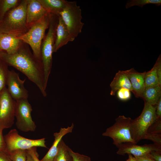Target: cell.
<instances>
[{
    "label": "cell",
    "instance_id": "obj_1",
    "mask_svg": "<svg viewBox=\"0 0 161 161\" xmlns=\"http://www.w3.org/2000/svg\"><path fill=\"white\" fill-rule=\"evenodd\" d=\"M0 59L24 74L37 86L44 97L47 96L42 61L29 49L21 46L13 54L0 51Z\"/></svg>",
    "mask_w": 161,
    "mask_h": 161
},
{
    "label": "cell",
    "instance_id": "obj_2",
    "mask_svg": "<svg viewBox=\"0 0 161 161\" xmlns=\"http://www.w3.org/2000/svg\"><path fill=\"white\" fill-rule=\"evenodd\" d=\"M27 4V0L23 1L7 13L0 24V33L10 34L18 37L27 31L29 28L26 23Z\"/></svg>",
    "mask_w": 161,
    "mask_h": 161
},
{
    "label": "cell",
    "instance_id": "obj_3",
    "mask_svg": "<svg viewBox=\"0 0 161 161\" xmlns=\"http://www.w3.org/2000/svg\"><path fill=\"white\" fill-rule=\"evenodd\" d=\"M52 14L48 13L30 27L27 31L18 38L30 45L33 55L41 61V47L46 30L49 27Z\"/></svg>",
    "mask_w": 161,
    "mask_h": 161
},
{
    "label": "cell",
    "instance_id": "obj_4",
    "mask_svg": "<svg viewBox=\"0 0 161 161\" xmlns=\"http://www.w3.org/2000/svg\"><path fill=\"white\" fill-rule=\"evenodd\" d=\"M58 16L52 15L46 35L42 43L41 47V61L44 76V85L46 88L52 64V55L55 38L56 29Z\"/></svg>",
    "mask_w": 161,
    "mask_h": 161
},
{
    "label": "cell",
    "instance_id": "obj_5",
    "mask_svg": "<svg viewBox=\"0 0 161 161\" xmlns=\"http://www.w3.org/2000/svg\"><path fill=\"white\" fill-rule=\"evenodd\" d=\"M157 118L155 106L145 102L143 109L140 115L131 120L130 134L136 144L143 139L147 134L148 129Z\"/></svg>",
    "mask_w": 161,
    "mask_h": 161
},
{
    "label": "cell",
    "instance_id": "obj_6",
    "mask_svg": "<svg viewBox=\"0 0 161 161\" xmlns=\"http://www.w3.org/2000/svg\"><path fill=\"white\" fill-rule=\"evenodd\" d=\"M61 17L72 37L75 39L82 31L84 24L82 21L81 10L77 2L67 1L66 6L60 13Z\"/></svg>",
    "mask_w": 161,
    "mask_h": 161
},
{
    "label": "cell",
    "instance_id": "obj_7",
    "mask_svg": "<svg viewBox=\"0 0 161 161\" xmlns=\"http://www.w3.org/2000/svg\"><path fill=\"white\" fill-rule=\"evenodd\" d=\"M131 119L124 115L119 116L115 119V122L107 128L102 135L108 137L113 140V144L117 147L123 143L131 142L135 144L130 132V126Z\"/></svg>",
    "mask_w": 161,
    "mask_h": 161
},
{
    "label": "cell",
    "instance_id": "obj_8",
    "mask_svg": "<svg viewBox=\"0 0 161 161\" xmlns=\"http://www.w3.org/2000/svg\"><path fill=\"white\" fill-rule=\"evenodd\" d=\"M4 137L6 144L5 151L7 153L18 150H27L34 147L47 148L45 138L36 140L27 138L20 135L15 129L10 130Z\"/></svg>",
    "mask_w": 161,
    "mask_h": 161
},
{
    "label": "cell",
    "instance_id": "obj_9",
    "mask_svg": "<svg viewBox=\"0 0 161 161\" xmlns=\"http://www.w3.org/2000/svg\"><path fill=\"white\" fill-rule=\"evenodd\" d=\"M32 109L27 98L16 101L15 115L16 118V125L19 130L24 132L34 131L36 125L32 120L31 112Z\"/></svg>",
    "mask_w": 161,
    "mask_h": 161
},
{
    "label": "cell",
    "instance_id": "obj_10",
    "mask_svg": "<svg viewBox=\"0 0 161 161\" xmlns=\"http://www.w3.org/2000/svg\"><path fill=\"white\" fill-rule=\"evenodd\" d=\"M16 101L5 88L0 93V129L12 127L14 123Z\"/></svg>",
    "mask_w": 161,
    "mask_h": 161
},
{
    "label": "cell",
    "instance_id": "obj_11",
    "mask_svg": "<svg viewBox=\"0 0 161 161\" xmlns=\"http://www.w3.org/2000/svg\"><path fill=\"white\" fill-rule=\"evenodd\" d=\"M25 81V79L21 80L19 74L13 70L8 71L7 81V89L11 96L16 101L28 98V92L24 86Z\"/></svg>",
    "mask_w": 161,
    "mask_h": 161
},
{
    "label": "cell",
    "instance_id": "obj_12",
    "mask_svg": "<svg viewBox=\"0 0 161 161\" xmlns=\"http://www.w3.org/2000/svg\"><path fill=\"white\" fill-rule=\"evenodd\" d=\"M117 147L118 150L117 154L121 155L130 154L134 156H140L148 154L152 151H161V145L154 143L140 145L127 142L121 143Z\"/></svg>",
    "mask_w": 161,
    "mask_h": 161
},
{
    "label": "cell",
    "instance_id": "obj_13",
    "mask_svg": "<svg viewBox=\"0 0 161 161\" xmlns=\"http://www.w3.org/2000/svg\"><path fill=\"white\" fill-rule=\"evenodd\" d=\"M48 13L38 0H27L26 23L28 27Z\"/></svg>",
    "mask_w": 161,
    "mask_h": 161
},
{
    "label": "cell",
    "instance_id": "obj_14",
    "mask_svg": "<svg viewBox=\"0 0 161 161\" xmlns=\"http://www.w3.org/2000/svg\"><path fill=\"white\" fill-rule=\"evenodd\" d=\"M74 40L70 35L61 17L59 16L55 31L54 52H56L69 42L72 41Z\"/></svg>",
    "mask_w": 161,
    "mask_h": 161
},
{
    "label": "cell",
    "instance_id": "obj_15",
    "mask_svg": "<svg viewBox=\"0 0 161 161\" xmlns=\"http://www.w3.org/2000/svg\"><path fill=\"white\" fill-rule=\"evenodd\" d=\"M21 41L13 35L0 33V51H4L8 54H14L21 47Z\"/></svg>",
    "mask_w": 161,
    "mask_h": 161
},
{
    "label": "cell",
    "instance_id": "obj_16",
    "mask_svg": "<svg viewBox=\"0 0 161 161\" xmlns=\"http://www.w3.org/2000/svg\"><path fill=\"white\" fill-rule=\"evenodd\" d=\"M126 71L133 89V93L136 97H141L145 88L144 76L146 72H139L133 68Z\"/></svg>",
    "mask_w": 161,
    "mask_h": 161
},
{
    "label": "cell",
    "instance_id": "obj_17",
    "mask_svg": "<svg viewBox=\"0 0 161 161\" xmlns=\"http://www.w3.org/2000/svg\"><path fill=\"white\" fill-rule=\"evenodd\" d=\"M74 127L72 123L71 126L67 128H61L59 132L54 133V140L52 146L41 161H53L58 153L59 143L62 137L66 134L72 132Z\"/></svg>",
    "mask_w": 161,
    "mask_h": 161
},
{
    "label": "cell",
    "instance_id": "obj_18",
    "mask_svg": "<svg viewBox=\"0 0 161 161\" xmlns=\"http://www.w3.org/2000/svg\"><path fill=\"white\" fill-rule=\"evenodd\" d=\"M110 86L111 88L110 94L115 95L119 89L124 88L129 90L132 93L133 90L126 71L119 70L116 73Z\"/></svg>",
    "mask_w": 161,
    "mask_h": 161
},
{
    "label": "cell",
    "instance_id": "obj_19",
    "mask_svg": "<svg viewBox=\"0 0 161 161\" xmlns=\"http://www.w3.org/2000/svg\"><path fill=\"white\" fill-rule=\"evenodd\" d=\"M48 13L59 16L65 8L67 2L65 0H38Z\"/></svg>",
    "mask_w": 161,
    "mask_h": 161
},
{
    "label": "cell",
    "instance_id": "obj_20",
    "mask_svg": "<svg viewBox=\"0 0 161 161\" xmlns=\"http://www.w3.org/2000/svg\"><path fill=\"white\" fill-rule=\"evenodd\" d=\"M144 102L155 106L161 97V86L145 88L141 96Z\"/></svg>",
    "mask_w": 161,
    "mask_h": 161
},
{
    "label": "cell",
    "instance_id": "obj_21",
    "mask_svg": "<svg viewBox=\"0 0 161 161\" xmlns=\"http://www.w3.org/2000/svg\"><path fill=\"white\" fill-rule=\"evenodd\" d=\"M69 149L62 139L59 143L58 153L53 161H73Z\"/></svg>",
    "mask_w": 161,
    "mask_h": 161
},
{
    "label": "cell",
    "instance_id": "obj_22",
    "mask_svg": "<svg viewBox=\"0 0 161 161\" xmlns=\"http://www.w3.org/2000/svg\"><path fill=\"white\" fill-rule=\"evenodd\" d=\"M157 65L156 62L150 71L145 72L144 76L145 88L154 87L159 85L157 73Z\"/></svg>",
    "mask_w": 161,
    "mask_h": 161
},
{
    "label": "cell",
    "instance_id": "obj_23",
    "mask_svg": "<svg viewBox=\"0 0 161 161\" xmlns=\"http://www.w3.org/2000/svg\"><path fill=\"white\" fill-rule=\"evenodd\" d=\"M154 4L156 5L160 6L161 4V0H131L128 1L126 5V9L134 6H137L142 7L143 6L148 4Z\"/></svg>",
    "mask_w": 161,
    "mask_h": 161
},
{
    "label": "cell",
    "instance_id": "obj_24",
    "mask_svg": "<svg viewBox=\"0 0 161 161\" xmlns=\"http://www.w3.org/2000/svg\"><path fill=\"white\" fill-rule=\"evenodd\" d=\"M18 2L17 0H4L2 1L1 8L0 13L1 21L9 10L15 7Z\"/></svg>",
    "mask_w": 161,
    "mask_h": 161
},
{
    "label": "cell",
    "instance_id": "obj_25",
    "mask_svg": "<svg viewBox=\"0 0 161 161\" xmlns=\"http://www.w3.org/2000/svg\"><path fill=\"white\" fill-rule=\"evenodd\" d=\"M7 153L12 161H27V150H16Z\"/></svg>",
    "mask_w": 161,
    "mask_h": 161
},
{
    "label": "cell",
    "instance_id": "obj_26",
    "mask_svg": "<svg viewBox=\"0 0 161 161\" xmlns=\"http://www.w3.org/2000/svg\"><path fill=\"white\" fill-rule=\"evenodd\" d=\"M2 62L0 61V93L5 88L8 70Z\"/></svg>",
    "mask_w": 161,
    "mask_h": 161
},
{
    "label": "cell",
    "instance_id": "obj_27",
    "mask_svg": "<svg viewBox=\"0 0 161 161\" xmlns=\"http://www.w3.org/2000/svg\"><path fill=\"white\" fill-rule=\"evenodd\" d=\"M147 133L161 134V118H157L148 129Z\"/></svg>",
    "mask_w": 161,
    "mask_h": 161
},
{
    "label": "cell",
    "instance_id": "obj_28",
    "mask_svg": "<svg viewBox=\"0 0 161 161\" xmlns=\"http://www.w3.org/2000/svg\"><path fill=\"white\" fill-rule=\"evenodd\" d=\"M116 92L117 97L121 100L126 101L131 97V91L127 89L121 88Z\"/></svg>",
    "mask_w": 161,
    "mask_h": 161
},
{
    "label": "cell",
    "instance_id": "obj_29",
    "mask_svg": "<svg viewBox=\"0 0 161 161\" xmlns=\"http://www.w3.org/2000/svg\"><path fill=\"white\" fill-rule=\"evenodd\" d=\"M69 152L72 157L73 161H92L89 157L75 152L70 148Z\"/></svg>",
    "mask_w": 161,
    "mask_h": 161
},
{
    "label": "cell",
    "instance_id": "obj_30",
    "mask_svg": "<svg viewBox=\"0 0 161 161\" xmlns=\"http://www.w3.org/2000/svg\"><path fill=\"white\" fill-rule=\"evenodd\" d=\"M143 139L150 140L154 143L161 145V134L147 133L144 137Z\"/></svg>",
    "mask_w": 161,
    "mask_h": 161
},
{
    "label": "cell",
    "instance_id": "obj_31",
    "mask_svg": "<svg viewBox=\"0 0 161 161\" xmlns=\"http://www.w3.org/2000/svg\"><path fill=\"white\" fill-rule=\"evenodd\" d=\"M157 65V73L158 77L159 85L161 86V57L160 55L156 62Z\"/></svg>",
    "mask_w": 161,
    "mask_h": 161
},
{
    "label": "cell",
    "instance_id": "obj_32",
    "mask_svg": "<svg viewBox=\"0 0 161 161\" xmlns=\"http://www.w3.org/2000/svg\"><path fill=\"white\" fill-rule=\"evenodd\" d=\"M36 150V147H34L27 150V152L31 156L33 161H41L38 159L39 156Z\"/></svg>",
    "mask_w": 161,
    "mask_h": 161
},
{
    "label": "cell",
    "instance_id": "obj_33",
    "mask_svg": "<svg viewBox=\"0 0 161 161\" xmlns=\"http://www.w3.org/2000/svg\"><path fill=\"white\" fill-rule=\"evenodd\" d=\"M148 155L155 161H161V151H152Z\"/></svg>",
    "mask_w": 161,
    "mask_h": 161
},
{
    "label": "cell",
    "instance_id": "obj_34",
    "mask_svg": "<svg viewBox=\"0 0 161 161\" xmlns=\"http://www.w3.org/2000/svg\"><path fill=\"white\" fill-rule=\"evenodd\" d=\"M0 161H12L8 153L5 151H0Z\"/></svg>",
    "mask_w": 161,
    "mask_h": 161
},
{
    "label": "cell",
    "instance_id": "obj_35",
    "mask_svg": "<svg viewBox=\"0 0 161 161\" xmlns=\"http://www.w3.org/2000/svg\"><path fill=\"white\" fill-rule=\"evenodd\" d=\"M156 114L158 118H161V97L155 106Z\"/></svg>",
    "mask_w": 161,
    "mask_h": 161
},
{
    "label": "cell",
    "instance_id": "obj_36",
    "mask_svg": "<svg viewBox=\"0 0 161 161\" xmlns=\"http://www.w3.org/2000/svg\"><path fill=\"white\" fill-rule=\"evenodd\" d=\"M148 154L140 156L134 157L137 161H155L149 156Z\"/></svg>",
    "mask_w": 161,
    "mask_h": 161
},
{
    "label": "cell",
    "instance_id": "obj_37",
    "mask_svg": "<svg viewBox=\"0 0 161 161\" xmlns=\"http://www.w3.org/2000/svg\"><path fill=\"white\" fill-rule=\"evenodd\" d=\"M2 132V131L0 129V151H5L6 144Z\"/></svg>",
    "mask_w": 161,
    "mask_h": 161
},
{
    "label": "cell",
    "instance_id": "obj_38",
    "mask_svg": "<svg viewBox=\"0 0 161 161\" xmlns=\"http://www.w3.org/2000/svg\"><path fill=\"white\" fill-rule=\"evenodd\" d=\"M128 158L126 161H137L134 157L132 155L128 154Z\"/></svg>",
    "mask_w": 161,
    "mask_h": 161
},
{
    "label": "cell",
    "instance_id": "obj_39",
    "mask_svg": "<svg viewBox=\"0 0 161 161\" xmlns=\"http://www.w3.org/2000/svg\"><path fill=\"white\" fill-rule=\"evenodd\" d=\"M26 161H33L32 158L27 152Z\"/></svg>",
    "mask_w": 161,
    "mask_h": 161
},
{
    "label": "cell",
    "instance_id": "obj_40",
    "mask_svg": "<svg viewBox=\"0 0 161 161\" xmlns=\"http://www.w3.org/2000/svg\"><path fill=\"white\" fill-rule=\"evenodd\" d=\"M1 20L0 19V23H1Z\"/></svg>",
    "mask_w": 161,
    "mask_h": 161
}]
</instances>
